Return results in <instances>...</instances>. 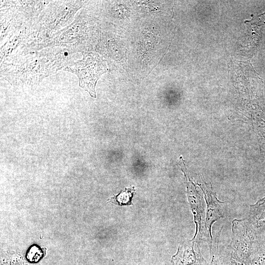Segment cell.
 <instances>
[{"label": "cell", "instance_id": "obj_1", "mask_svg": "<svg viewBox=\"0 0 265 265\" xmlns=\"http://www.w3.org/2000/svg\"><path fill=\"white\" fill-rule=\"evenodd\" d=\"M72 54L69 50L58 47L22 52L1 63V76L12 85L37 83L65 69Z\"/></svg>", "mask_w": 265, "mask_h": 265}, {"label": "cell", "instance_id": "obj_2", "mask_svg": "<svg viewBox=\"0 0 265 265\" xmlns=\"http://www.w3.org/2000/svg\"><path fill=\"white\" fill-rule=\"evenodd\" d=\"M84 3L82 0L50 1L30 27L27 49L38 50L45 41L69 26Z\"/></svg>", "mask_w": 265, "mask_h": 265}, {"label": "cell", "instance_id": "obj_3", "mask_svg": "<svg viewBox=\"0 0 265 265\" xmlns=\"http://www.w3.org/2000/svg\"><path fill=\"white\" fill-rule=\"evenodd\" d=\"M0 6V32L7 34L31 27L50 1L6 0Z\"/></svg>", "mask_w": 265, "mask_h": 265}, {"label": "cell", "instance_id": "obj_4", "mask_svg": "<svg viewBox=\"0 0 265 265\" xmlns=\"http://www.w3.org/2000/svg\"><path fill=\"white\" fill-rule=\"evenodd\" d=\"M82 59L73 62L64 70L75 74L79 79V85L96 98L95 86L102 75L107 71L105 60L99 54L91 50L82 53Z\"/></svg>", "mask_w": 265, "mask_h": 265}, {"label": "cell", "instance_id": "obj_5", "mask_svg": "<svg viewBox=\"0 0 265 265\" xmlns=\"http://www.w3.org/2000/svg\"><path fill=\"white\" fill-rule=\"evenodd\" d=\"M256 239L247 219H235L230 243L222 251L236 261L248 265L255 249Z\"/></svg>", "mask_w": 265, "mask_h": 265}, {"label": "cell", "instance_id": "obj_6", "mask_svg": "<svg viewBox=\"0 0 265 265\" xmlns=\"http://www.w3.org/2000/svg\"><path fill=\"white\" fill-rule=\"evenodd\" d=\"M85 18L82 11L78 12L72 23L43 43L40 50L58 47L69 49L74 53L90 51L86 42L87 26Z\"/></svg>", "mask_w": 265, "mask_h": 265}, {"label": "cell", "instance_id": "obj_7", "mask_svg": "<svg viewBox=\"0 0 265 265\" xmlns=\"http://www.w3.org/2000/svg\"><path fill=\"white\" fill-rule=\"evenodd\" d=\"M200 186L204 194L206 204V226L212 245V226L214 222L224 217V212L223 205L224 202H221L217 199L216 194L213 192L211 185L204 183Z\"/></svg>", "mask_w": 265, "mask_h": 265}, {"label": "cell", "instance_id": "obj_8", "mask_svg": "<svg viewBox=\"0 0 265 265\" xmlns=\"http://www.w3.org/2000/svg\"><path fill=\"white\" fill-rule=\"evenodd\" d=\"M172 265H207L202 255L200 246L192 240L181 244L177 252L172 256Z\"/></svg>", "mask_w": 265, "mask_h": 265}, {"label": "cell", "instance_id": "obj_9", "mask_svg": "<svg viewBox=\"0 0 265 265\" xmlns=\"http://www.w3.org/2000/svg\"><path fill=\"white\" fill-rule=\"evenodd\" d=\"M248 265H265V239L257 240L254 252Z\"/></svg>", "mask_w": 265, "mask_h": 265}, {"label": "cell", "instance_id": "obj_10", "mask_svg": "<svg viewBox=\"0 0 265 265\" xmlns=\"http://www.w3.org/2000/svg\"><path fill=\"white\" fill-rule=\"evenodd\" d=\"M134 191L133 188H126L125 190L111 197L110 202L119 206L131 205Z\"/></svg>", "mask_w": 265, "mask_h": 265}, {"label": "cell", "instance_id": "obj_11", "mask_svg": "<svg viewBox=\"0 0 265 265\" xmlns=\"http://www.w3.org/2000/svg\"><path fill=\"white\" fill-rule=\"evenodd\" d=\"M217 265H244L232 259L223 251H218L217 257Z\"/></svg>", "mask_w": 265, "mask_h": 265}, {"label": "cell", "instance_id": "obj_12", "mask_svg": "<svg viewBox=\"0 0 265 265\" xmlns=\"http://www.w3.org/2000/svg\"><path fill=\"white\" fill-rule=\"evenodd\" d=\"M207 265H217V255L215 254H210V262Z\"/></svg>", "mask_w": 265, "mask_h": 265}]
</instances>
